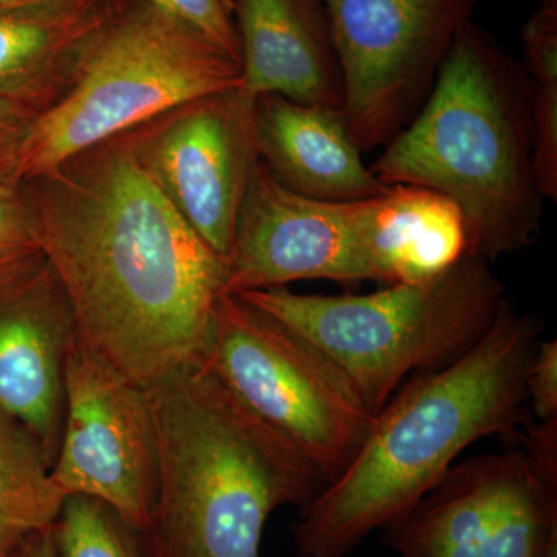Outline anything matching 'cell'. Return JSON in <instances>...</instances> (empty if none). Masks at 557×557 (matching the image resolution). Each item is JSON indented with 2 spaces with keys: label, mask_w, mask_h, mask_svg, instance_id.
I'll list each match as a JSON object with an SVG mask.
<instances>
[{
  "label": "cell",
  "mask_w": 557,
  "mask_h": 557,
  "mask_svg": "<svg viewBox=\"0 0 557 557\" xmlns=\"http://www.w3.org/2000/svg\"><path fill=\"white\" fill-rule=\"evenodd\" d=\"M129 132L150 178L194 233L226 260L259 160L252 101L236 87L185 102Z\"/></svg>",
  "instance_id": "cell-11"
},
{
  "label": "cell",
  "mask_w": 557,
  "mask_h": 557,
  "mask_svg": "<svg viewBox=\"0 0 557 557\" xmlns=\"http://www.w3.org/2000/svg\"><path fill=\"white\" fill-rule=\"evenodd\" d=\"M22 183L79 338L143 388L203 364L226 260L150 178L131 132Z\"/></svg>",
  "instance_id": "cell-1"
},
{
  "label": "cell",
  "mask_w": 557,
  "mask_h": 557,
  "mask_svg": "<svg viewBox=\"0 0 557 557\" xmlns=\"http://www.w3.org/2000/svg\"><path fill=\"white\" fill-rule=\"evenodd\" d=\"M44 112L40 106L0 94V183L21 182V159L33 123Z\"/></svg>",
  "instance_id": "cell-23"
},
{
  "label": "cell",
  "mask_w": 557,
  "mask_h": 557,
  "mask_svg": "<svg viewBox=\"0 0 557 557\" xmlns=\"http://www.w3.org/2000/svg\"><path fill=\"white\" fill-rule=\"evenodd\" d=\"M369 168L384 185L448 197L463 218L468 251L487 262L533 245L544 197L534 175L531 83L522 62L467 22L423 108Z\"/></svg>",
  "instance_id": "cell-3"
},
{
  "label": "cell",
  "mask_w": 557,
  "mask_h": 557,
  "mask_svg": "<svg viewBox=\"0 0 557 557\" xmlns=\"http://www.w3.org/2000/svg\"><path fill=\"white\" fill-rule=\"evenodd\" d=\"M541 319L504 300L463 357L417 379L373 416L346 471L300 508L298 557H347L416 507L460 454L482 438L522 440L525 375Z\"/></svg>",
  "instance_id": "cell-2"
},
{
  "label": "cell",
  "mask_w": 557,
  "mask_h": 557,
  "mask_svg": "<svg viewBox=\"0 0 557 557\" xmlns=\"http://www.w3.org/2000/svg\"><path fill=\"white\" fill-rule=\"evenodd\" d=\"M525 454L545 478L557 480V417L525 424Z\"/></svg>",
  "instance_id": "cell-25"
},
{
  "label": "cell",
  "mask_w": 557,
  "mask_h": 557,
  "mask_svg": "<svg viewBox=\"0 0 557 557\" xmlns=\"http://www.w3.org/2000/svg\"><path fill=\"white\" fill-rule=\"evenodd\" d=\"M384 542L399 557H548L557 545V480L523 449L454 465Z\"/></svg>",
  "instance_id": "cell-10"
},
{
  "label": "cell",
  "mask_w": 557,
  "mask_h": 557,
  "mask_svg": "<svg viewBox=\"0 0 557 557\" xmlns=\"http://www.w3.org/2000/svg\"><path fill=\"white\" fill-rule=\"evenodd\" d=\"M146 392L159 456L150 557H260L271 512L306 507L325 486L207 366Z\"/></svg>",
  "instance_id": "cell-4"
},
{
  "label": "cell",
  "mask_w": 557,
  "mask_h": 557,
  "mask_svg": "<svg viewBox=\"0 0 557 557\" xmlns=\"http://www.w3.org/2000/svg\"><path fill=\"white\" fill-rule=\"evenodd\" d=\"M252 134L263 166L299 196L347 203L391 189L366 166L341 109L262 95L252 101Z\"/></svg>",
  "instance_id": "cell-15"
},
{
  "label": "cell",
  "mask_w": 557,
  "mask_h": 557,
  "mask_svg": "<svg viewBox=\"0 0 557 557\" xmlns=\"http://www.w3.org/2000/svg\"><path fill=\"white\" fill-rule=\"evenodd\" d=\"M115 0H36L0 7V94L44 110L60 98L83 47Z\"/></svg>",
  "instance_id": "cell-16"
},
{
  "label": "cell",
  "mask_w": 557,
  "mask_h": 557,
  "mask_svg": "<svg viewBox=\"0 0 557 557\" xmlns=\"http://www.w3.org/2000/svg\"><path fill=\"white\" fill-rule=\"evenodd\" d=\"M124 528L97 498L67 496L51 534L58 557H137Z\"/></svg>",
  "instance_id": "cell-20"
},
{
  "label": "cell",
  "mask_w": 557,
  "mask_h": 557,
  "mask_svg": "<svg viewBox=\"0 0 557 557\" xmlns=\"http://www.w3.org/2000/svg\"><path fill=\"white\" fill-rule=\"evenodd\" d=\"M205 366L313 465L325 486L346 471L373 413L310 341L240 296L220 298Z\"/></svg>",
  "instance_id": "cell-7"
},
{
  "label": "cell",
  "mask_w": 557,
  "mask_h": 557,
  "mask_svg": "<svg viewBox=\"0 0 557 557\" xmlns=\"http://www.w3.org/2000/svg\"><path fill=\"white\" fill-rule=\"evenodd\" d=\"M528 405L537 421L557 417V341L541 339L525 375Z\"/></svg>",
  "instance_id": "cell-24"
},
{
  "label": "cell",
  "mask_w": 557,
  "mask_h": 557,
  "mask_svg": "<svg viewBox=\"0 0 557 557\" xmlns=\"http://www.w3.org/2000/svg\"><path fill=\"white\" fill-rule=\"evenodd\" d=\"M200 33L240 64L231 0H143Z\"/></svg>",
  "instance_id": "cell-22"
},
{
  "label": "cell",
  "mask_w": 557,
  "mask_h": 557,
  "mask_svg": "<svg viewBox=\"0 0 557 557\" xmlns=\"http://www.w3.org/2000/svg\"><path fill=\"white\" fill-rule=\"evenodd\" d=\"M44 263L24 183H0V292Z\"/></svg>",
  "instance_id": "cell-21"
},
{
  "label": "cell",
  "mask_w": 557,
  "mask_h": 557,
  "mask_svg": "<svg viewBox=\"0 0 557 557\" xmlns=\"http://www.w3.org/2000/svg\"><path fill=\"white\" fill-rule=\"evenodd\" d=\"M51 468L39 438L0 409V557H16L57 522L65 496Z\"/></svg>",
  "instance_id": "cell-18"
},
{
  "label": "cell",
  "mask_w": 557,
  "mask_h": 557,
  "mask_svg": "<svg viewBox=\"0 0 557 557\" xmlns=\"http://www.w3.org/2000/svg\"><path fill=\"white\" fill-rule=\"evenodd\" d=\"M21 557H58L51 530L33 537L22 549Z\"/></svg>",
  "instance_id": "cell-26"
},
{
  "label": "cell",
  "mask_w": 557,
  "mask_h": 557,
  "mask_svg": "<svg viewBox=\"0 0 557 557\" xmlns=\"http://www.w3.org/2000/svg\"><path fill=\"white\" fill-rule=\"evenodd\" d=\"M539 7H547V9H557V0H537Z\"/></svg>",
  "instance_id": "cell-28"
},
{
  "label": "cell",
  "mask_w": 557,
  "mask_h": 557,
  "mask_svg": "<svg viewBox=\"0 0 557 557\" xmlns=\"http://www.w3.org/2000/svg\"><path fill=\"white\" fill-rule=\"evenodd\" d=\"M231 2H233V0H231Z\"/></svg>",
  "instance_id": "cell-30"
},
{
  "label": "cell",
  "mask_w": 557,
  "mask_h": 557,
  "mask_svg": "<svg viewBox=\"0 0 557 557\" xmlns=\"http://www.w3.org/2000/svg\"><path fill=\"white\" fill-rule=\"evenodd\" d=\"M370 248L376 282L421 281L467 255L460 209L442 194L420 186H391L368 200Z\"/></svg>",
  "instance_id": "cell-17"
},
{
  "label": "cell",
  "mask_w": 557,
  "mask_h": 557,
  "mask_svg": "<svg viewBox=\"0 0 557 557\" xmlns=\"http://www.w3.org/2000/svg\"><path fill=\"white\" fill-rule=\"evenodd\" d=\"M36 2V0H0V7L20 5V3Z\"/></svg>",
  "instance_id": "cell-27"
},
{
  "label": "cell",
  "mask_w": 557,
  "mask_h": 557,
  "mask_svg": "<svg viewBox=\"0 0 557 557\" xmlns=\"http://www.w3.org/2000/svg\"><path fill=\"white\" fill-rule=\"evenodd\" d=\"M531 83L534 175L544 200H557V9L539 7L520 33Z\"/></svg>",
  "instance_id": "cell-19"
},
{
  "label": "cell",
  "mask_w": 557,
  "mask_h": 557,
  "mask_svg": "<svg viewBox=\"0 0 557 557\" xmlns=\"http://www.w3.org/2000/svg\"><path fill=\"white\" fill-rule=\"evenodd\" d=\"M76 325L49 263L0 292V409L57 457L64 366Z\"/></svg>",
  "instance_id": "cell-13"
},
{
  "label": "cell",
  "mask_w": 557,
  "mask_h": 557,
  "mask_svg": "<svg viewBox=\"0 0 557 557\" xmlns=\"http://www.w3.org/2000/svg\"><path fill=\"white\" fill-rule=\"evenodd\" d=\"M240 90L343 110V76L324 0H233Z\"/></svg>",
  "instance_id": "cell-14"
},
{
  "label": "cell",
  "mask_w": 557,
  "mask_h": 557,
  "mask_svg": "<svg viewBox=\"0 0 557 557\" xmlns=\"http://www.w3.org/2000/svg\"><path fill=\"white\" fill-rule=\"evenodd\" d=\"M236 296L327 355L373 416L409 373L463 357L507 299L491 262L472 252L434 276L368 295H300L277 287Z\"/></svg>",
  "instance_id": "cell-5"
},
{
  "label": "cell",
  "mask_w": 557,
  "mask_h": 557,
  "mask_svg": "<svg viewBox=\"0 0 557 557\" xmlns=\"http://www.w3.org/2000/svg\"><path fill=\"white\" fill-rule=\"evenodd\" d=\"M548 557H557V545L553 547L552 552H549Z\"/></svg>",
  "instance_id": "cell-29"
},
{
  "label": "cell",
  "mask_w": 557,
  "mask_h": 557,
  "mask_svg": "<svg viewBox=\"0 0 557 557\" xmlns=\"http://www.w3.org/2000/svg\"><path fill=\"white\" fill-rule=\"evenodd\" d=\"M51 478L62 494L97 498L148 534L159 491L156 424L146 388L76 333L64 366V418Z\"/></svg>",
  "instance_id": "cell-9"
},
{
  "label": "cell",
  "mask_w": 557,
  "mask_h": 557,
  "mask_svg": "<svg viewBox=\"0 0 557 557\" xmlns=\"http://www.w3.org/2000/svg\"><path fill=\"white\" fill-rule=\"evenodd\" d=\"M240 64L143 0H115L81 50L64 91L33 123L21 182L185 102L236 89Z\"/></svg>",
  "instance_id": "cell-6"
},
{
  "label": "cell",
  "mask_w": 557,
  "mask_h": 557,
  "mask_svg": "<svg viewBox=\"0 0 557 557\" xmlns=\"http://www.w3.org/2000/svg\"><path fill=\"white\" fill-rule=\"evenodd\" d=\"M309 278L376 282L368 200L343 203L299 196L258 160L226 258L225 296Z\"/></svg>",
  "instance_id": "cell-12"
},
{
  "label": "cell",
  "mask_w": 557,
  "mask_h": 557,
  "mask_svg": "<svg viewBox=\"0 0 557 557\" xmlns=\"http://www.w3.org/2000/svg\"><path fill=\"white\" fill-rule=\"evenodd\" d=\"M479 0H324L343 113L362 153L416 119Z\"/></svg>",
  "instance_id": "cell-8"
}]
</instances>
